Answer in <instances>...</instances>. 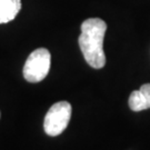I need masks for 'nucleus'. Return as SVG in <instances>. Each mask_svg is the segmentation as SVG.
<instances>
[{"label":"nucleus","instance_id":"nucleus-1","mask_svg":"<svg viewBox=\"0 0 150 150\" xmlns=\"http://www.w3.org/2000/svg\"><path fill=\"white\" fill-rule=\"evenodd\" d=\"M106 31L107 23L100 18H89L81 25L78 43L86 62L95 69H101L106 64V54L103 51Z\"/></svg>","mask_w":150,"mask_h":150},{"label":"nucleus","instance_id":"nucleus-2","mask_svg":"<svg viewBox=\"0 0 150 150\" xmlns=\"http://www.w3.org/2000/svg\"><path fill=\"white\" fill-rule=\"evenodd\" d=\"M51 64V56L48 49L39 48L32 51L23 66V77L29 82H39L43 80Z\"/></svg>","mask_w":150,"mask_h":150},{"label":"nucleus","instance_id":"nucleus-3","mask_svg":"<svg viewBox=\"0 0 150 150\" xmlns=\"http://www.w3.org/2000/svg\"><path fill=\"white\" fill-rule=\"evenodd\" d=\"M72 108L67 101H59L52 105L46 115L43 128L48 136L56 137L59 136L68 127L71 118Z\"/></svg>","mask_w":150,"mask_h":150},{"label":"nucleus","instance_id":"nucleus-4","mask_svg":"<svg viewBox=\"0 0 150 150\" xmlns=\"http://www.w3.org/2000/svg\"><path fill=\"white\" fill-rule=\"evenodd\" d=\"M129 107L132 111H142L150 108V83H145L139 90H134L129 97Z\"/></svg>","mask_w":150,"mask_h":150},{"label":"nucleus","instance_id":"nucleus-5","mask_svg":"<svg viewBox=\"0 0 150 150\" xmlns=\"http://www.w3.org/2000/svg\"><path fill=\"white\" fill-rule=\"evenodd\" d=\"M21 9V0H0V23L12 21Z\"/></svg>","mask_w":150,"mask_h":150}]
</instances>
